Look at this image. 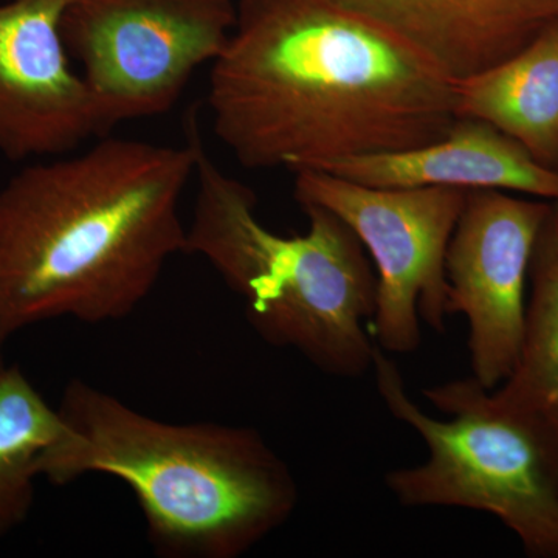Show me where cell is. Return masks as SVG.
Segmentation results:
<instances>
[{
	"label": "cell",
	"mask_w": 558,
	"mask_h": 558,
	"mask_svg": "<svg viewBox=\"0 0 558 558\" xmlns=\"http://www.w3.org/2000/svg\"><path fill=\"white\" fill-rule=\"evenodd\" d=\"M213 132L247 170L326 171L442 138L458 81L336 0H240L209 65Z\"/></svg>",
	"instance_id": "obj_1"
},
{
	"label": "cell",
	"mask_w": 558,
	"mask_h": 558,
	"mask_svg": "<svg viewBox=\"0 0 558 558\" xmlns=\"http://www.w3.org/2000/svg\"><path fill=\"white\" fill-rule=\"evenodd\" d=\"M189 142L101 137L0 186V341L57 318L116 322L185 253Z\"/></svg>",
	"instance_id": "obj_2"
},
{
	"label": "cell",
	"mask_w": 558,
	"mask_h": 558,
	"mask_svg": "<svg viewBox=\"0 0 558 558\" xmlns=\"http://www.w3.org/2000/svg\"><path fill=\"white\" fill-rule=\"evenodd\" d=\"M62 432L39 478L68 486L106 475L137 499L149 545L165 558H238L299 506L295 476L258 429L160 421L87 381H69Z\"/></svg>",
	"instance_id": "obj_3"
},
{
	"label": "cell",
	"mask_w": 558,
	"mask_h": 558,
	"mask_svg": "<svg viewBox=\"0 0 558 558\" xmlns=\"http://www.w3.org/2000/svg\"><path fill=\"white\" fill-rule=\"evenodd\" d=\"M196 157V199L185 255L201 256L244 304L245 318L271 347L293 349L315 368L357 379L373 368L376 274L339 216L303 205L310 229L281 236L258 218V197L216 163L202 135L199 108L186 113Z\"/></svg>",
	"instance_id": "obj_4"
},
{
	"label": "cell",
	"mask_w": 558,
	"mask_h": 558,
	"mask_svg": "<svg viewBox=\"0 0 558 558\" xmlns=\"http://www.w3.org/2000/svg\"><path fill=\"white\" fill-rule=\"evenodd\" d=\"M377 391L392 417L427 446L428 458L391 470L388 490L407 508L480 510L501 521L532 558H558V454L531 425L495 405L473 377L424 389L449 418L407 395L395 360L376 344Z\"/></svg>",
	"instance_id": "obj_5"
},
{
	"label": "cell",
	"mask_w": 558,
	"mask_h": 558,
	"mask_svg": "<svg viewBox=\"0 0 558 558\" xmlns=\"http://www.w3.org/2000/svg\"><path fill=\"white\" fill-rule=\"evenodd\" d=\"M236 21L233 0H73L61 33L112 132L170 112Z\"/></svg>",
	"instance_id": "obj_6"
},
{
	"label": "cell",
	"mask_w": 558,
	"mask_h": 558,
	"mask_svg": "<svg viewBox=\"0 0 558 558\" xmlns=\"http://www.w3.org/2000/svg\"><path fill=\"white\" fill-rule=\"evenodd\" d=\"M468 190L449 186L376 189L319 171L295 172L300 207L339 216L376 267V310L369 328L387 354L421 344V319L436 332L449 318L447 250Z\"/></svg>",
	"instance_id": "obj_7"
},
{
	"label": "cell",
	"mask_w": 558,
	"mask_h": 558,
	"mask_svg": "<svg viewBox=\"0 0 558 558\" xmlns=\"http://www.w3.org/2000/svg\"><path fill=\"white\" fill-rule=\"evenodd\" d=\"M553 208L537 197L469 191L451 234L447 312L468 318L472 377L486 389L502 384L519 357L529 271Z\"/></svg>",
	"instance_id": "obj_8"
},
{
	"label": "cell",
	"mask_w": 558,
	"mask_h": 558,
	"mask_svg": "<svg viewBox=\"0 0 558 558\" xmlns=\"http://www.w3.org/2000/svg\"><path fill=\"white\" fill-rule=\"evenodd\" d=\"M73 0L0 3V156L44 160L109 135L73 65L61 20Z\"/></svg>",
	"instance_id": "obj_9"
},
{
	"label": "cell",
	"mask_w": 558,
	"mask_h": 558,
	"mask_svg": "<svg viewBox=\"0 0 558 558\" xmlns=\"http://www.w3.org/2000/svg\"><path fill=\"white\" fill-rule=\"evenodd\" d=\"M379 22L457 81L519 53L558 22V0H336Z\"/></svg>",
	"instance_id": "obj_10"
},
{
	"label": "cell",
	"mask_w": 558,
	"mask_h": 558,
	"mask_svg": "<svg viewBox=\"0 0 558 558\" xmlns=\"http://www.w3.org/2000/svg\"><path fill=\"white\" fill-rule=\"evenodd\" d=\"M319 172L376 189L498 190L558 204V170L539 163L505 132L475 119H458L442 138L428 145L354 157Z\"/></svg>",
	"instance_id": "obj_11"
},
{
	"label": "cell",
	"mask_w": 558,
	"mask_h": 558,
	"mask_svg": "<svg viewBox=\"0 0 558 558\" xmlns=\"http://www.w3.org/2000/svg\"><path fill=\"white\" fill-rule=\"evenodd\" d=\"M458 119L486 121L558 167V22L519 53L458 81Z\"/></svg>",
	"instance_id": "obj_12"
},
{
	"label": "cell",
	"mask_w": 558,
	"mask_h": 558,
	"mask_svg": "<svg viewBox=\"0 0 558 558\" xmlns=\"http://www.w3.org/2000/svg\"><path fill=\"white\" fill-rule=\"evenodd\" d=\"M556 205V204H554ZM519 357L490 398L499 409L531 425L558 454V238L554 208L531 263Z\"/></svg>",
	"instance_id": "obj_13"
},
{
	"label": "cell",
	"mask_w": 558,
	"mask_h": 558,
	"mask_svg": "<svg viewBox=\"0 0 558 558\" xmlns=\"http://www.w3.org/2000/svg\"><path fill=\"white\" fill-rule=\"evenodd\" d=\"M62 432L49 405L20 366L0 376V538L16 531L35 505L38 461Z\"/></svg>",
	"instance_id": "obj_14"
},
{
	"label": "cell",
	"mask_w": 558,
	"mask_h": 558,
	"mask_svg": "<svg viewBox=\"0 0 558 558\" xmlns=\"http://www.w3.org/2000/svg\"><path fill=\"white\" fill-rule=\"evenodd\" d=\"M0 347H2V341H0ZM7 363L5 360L2 357V351H0V376H2L3 371L7 369Z\"/></svg>",
	"instance_id": "obj_15"
},
{
	"label": "cell",
	"mask_w": 558,
	"mask_h": 558,
	"mask_svg": "<svg viewBox=\"0 0 558 558\" xmlns=\"http://www.w3.org/2000/svg\"><path fill=\"white\" fill-rule=\"evenodd\" d=\"M554 219H556V229L558 238V204L554 205Z\"/></svg>",
	"instance_id": "obj_16"
},
{
	"label": "cell",
	"mask_w": 558,
	"mask_h": 558,
	"mask_svg": "<svg viewBox=\"0 0 558 558\" xmlns=\"http://www.w3.org/2000/svg\"><path fill=\"white\" fill-rule=\"evenodd\" d=\"M557 170H558V167H557Z\"/></svg>",
	"instance_id": "obj_17"
}]
</instances>
